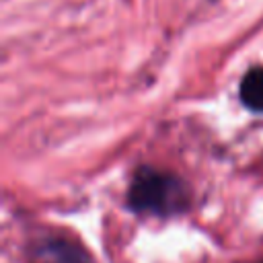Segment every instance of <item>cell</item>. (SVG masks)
<instances>
[{"label": "cell", "instance_id": "cell-2", "mask_svg": "<svg viewBox=\"0 0 263 263\" xmlns=\"http://www.w3.org/2000/svg\"><path fill=\"white\" fill-rule=\"evenodd\" d=\"M33 263H82L84 255L80 249L66 240H45L31 251Z\"/></svg>", "mask_w": 263, "mask_h": 263}, {"label": "cell", "instance_id": "cell-3", "mask_svg": "<svg viewBox=\"0 0 263 263\" xmlns=\"http://www.w3.org/2000/svg\"><path fill=\"white\" fill-rule=\"evenodd\" d=\"M240 101L251 111H263V68H253L242 76Z\"/></svg>", "mask_w": 263, "mask_h": 263}, {"label": "cell", "instance_id": "cell-1", "mask_svg": "<svg viewBox=\"0 0 263 263\" xmlns=\"http://www.w3.org/2000/svg\"><path fill=\"white\" fill-rule=\"evenodd\" d=\"M127 203L132 210L142 214L171 216L187 208L189 189L177 175L144 166L134 173Z\"/></svg>", "mask_w": 263, "mask_h": 263}]
</instances>
